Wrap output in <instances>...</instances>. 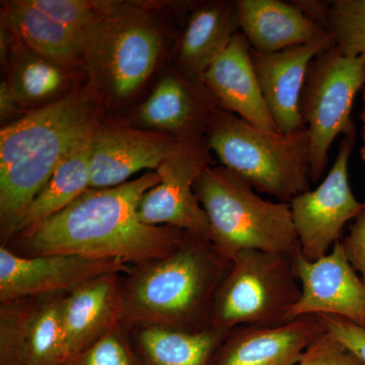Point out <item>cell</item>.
<instances>
[{
	"label": "cell",
	"mask_w": 365,
	"mask_h": 365,
	"mask_svg": "<svg viewBox=\"0 0 365 365\" xmlns=\"http://www.w3.org/2000/svg\"><path fill=\"white\" fill-rule=\"evenodd\" d=\"M160 182L155 170L113 188L88 189L68 207L16 237L19 255H79L130 266L169 256L188 232L145 225L137 212L144 194Z\"/></svg>",
	"instance_id": "cell-1"
},
{
	"label": "cell",
	"mask_w": 365,
	"mask_h": 365,
	"mask_svg": "<svg viewBox=\"0 0 365 365\" xmlns=\"http://www.w3.org/2000/svg\"><path fill=\"white\" fill-rule=\"evenodd\" d=\"M98 112L93 91H76L1 129V246L13 241L21 216L57 168L91 143Z\"/></svg>",
	"instance_id": "cell-2"
},
{
	"label": "cell",
	"mask_w": 365,
	"mask_h": 365,
	"mask_svg": "<svg viewBox=\"0 0 365 365\" xmlns=\"http://www.w3.org/2000/svg\"><path fill=\"white\" fill-rule=\"evenodd\" d=\"M230 265L210 240L187 232L169 256L132 266L125 274L120 325L130 333L140 328L208 331L216 294Z\"/></svg>",
	"instance_id": "cell-3"
},
{
	"label": "cell",
	"mask_w": 365,
	"mask_h": 365,
	"mask_svg": "<svg viewBox=\"0 0 365 365\" xmlns=\"http://www.w3.org/2000/svg\"><path fill=\"white\" fill-rule=\"evenodd\" d=\"M194 192L207 215L211 242L232 260L244 250L294 256L300 250L289 203L262 198L225 167H206Z\"/></svg>",
	"instance_id": "cell-4"
},
{
	"label": "cell",
	"mask_w": 365,
	"mask_h": 365,
	"mask_svg": "<svg viewBox=\"0 0 365 365\" xmlns=\"http://www.w3.org/2000/svg\"><path fill=\"white\" fill-rule=\"evenodd\" d=\"M206 146L222 167L259 193L290 203L309 191L311 155L307 129L268 133L237 115L217 109L211 118Z\"/></svg>",
	"instance_id": "cell-5"
},
{
	"label": "cell",
	"mask_w": 365,
	"mask_h": 365,
	"mask_svg": "<svg viewBox=\"0 0 365 365\" xmlns=\"http://www.w3.org/2000/svg\"><path fill=\"white\" fill-rule=\"evenodd\" d=\"M297 255V254H295ZM294 256L244 250L235 255L213 304L211 328H276L302 297Z\"/></svg>",
	"instance_id": "cell-6"
},
{
	"label": "cell",
	"mask_w": 365,
	"mask_h": 365,
	"mask_svg": "<svg viewBox=\"0 0 365 365\" xmlns=\"http://www.w3.org/2000/svg\"><path fill=\"white\" fill-rule=\"evenodd\" d=\"M364 85L365 56H347L334 46L309 64L299 112L309 134L312 184L323 177L335 139L342 134L355 140L351 112Z\"/></svg>",
	"instance_id": "cell-7"
},
{
	"label": "cell",
	"mask_w": 365,
	"mask_h": 365,
	"mask_svg": "<svg viewBox=\"0 0 365 365\" xmlns=\"http://www.w3.org/2000/svg\"><path fill=\"white\" fill-rule=\"evenodd\" d=\"M162 36L150 21L121 6L88 34V53L112 93L130 97L150 76L162 52Z\"/></svg>",
	"instance_id": "cell-8"
},
{
	"label": "cell",
	"mask_w": 365,
	"mask_h": 365,
	"mask_svg": "<svg viewBox=\"0 0 365 365\" xmlns=\"http://www.w3.org/2000/svg\"><path fill=\"white\" fill-rule=\"evenodd\" d=\"M354 144V139L344 137L324 181L290 201L300 252L307 261L326 256L330 247L339 242L346 223L365 210V203L355 198L349 182L348 165Z\"/></svg>",
	"instance_id": "cell-9"
},
{
	"label": "cell",
	"mask_w": 365,
	"mask_h": 365,
	"mask_svg": "<svg viewBox=\"0 0 365 365\" xmlns=\"http://www.w3.org/2000/svg\"><path fill=\"white\" fill-rule=\"evenodd\" d=\"M66 295L0 302V365H61L66 361L62 324Z\"/></svg>",
	"instance_id": "cell-10"
},
{
	"label": "cell",
	"mask_w": 365,
	"mask_h": 365,
	"mask_svg": "<svg viewBox=\"0 0 365 365\" xmlns=\"http://www.w3.org/2000/svg\"><path fill=\"white\" fill-rule=\"evenodd\" d=\"M132 266L113 259L72 254L26 257L0 247V302L43 295L67 294L110 273L127 274Z\"/></svg>",
	"instance_id": "cell-11"
},
{
	"label": "cell",
	"mask_w": 365,
	"mask_h": 365,
	"mask_svg": "<svg viewBox=\"0 0 365 365\" xmlns=\"http://www.w3.org/2000/svg\"><path fill=\"white\" fill-rule=\"evenodd\" d=\"M208 162L200 143L165 160L158 168L160 182L148 190L139 202V220L148 225H170L207 237L211 241L207 215L194 192V184Z\"/></svg>",
	"instance_id": "cell-12"
},
{
	"label": "cell",
	"mask_w": 365,
	"mask_h": 365,
	"mask_svg": "<svg viewBox=\"0 0 365 365\" xmlns=\"http://www.w3.org/2000/svg\"><path fill=\"white\" fill-rule=\"evenodd\" d=\"M302 297L288 319L307 314H332L365 329V284L346 258L341 241L332 252L314 262L300 250L294 257Z\"/></svg>",
	"instance_id": "cell-13"
},
{
	"label": "cell",
	"mask_w": 365,
	"mask_h": 365,
	"mask_svg": "<svg viewBox=\"0 0 365 365\" xmlns=\"http://www.w3.org/2000/svg\"><path fill=\"white\" fill-rule=\"evenodd\" d=\"M190 144L175 136L98 127L91 143V189L113 188L140 170H157Z\"/></svg>",
	"instance_id": "cell-14"
},
{
	"label": "cell",
	"mask_w": 365,
	"mask_h": 365,
	"mask_svg": "<svg viewBox=\"0 0 365 365\" xmlns=\"http://www.w3.org/2000/svg\"><path fill=\"white\" fill-rule=\"evenodd\" d=\"M327 329L317 314L276 328L240 326L228 331L209 365H297Z\"/></svg>",
	"instance_id": "cell-15"
},
{
	"label": "cell",
	"mask_w": 365,
	"mask_h": 365,
	"mask_svg": "<svg viewBox=\"0 0 365 365\" xmlns=\"http://www.w3.org/2000/svg\"><path fill=\"white\" fill-rule=\"evenodd\" d=\"M335 46L331 34L309 44L277 52L252 49L257 81L262 95L280 133L302 130L299 103L309 64L314 57Z\"/></svg>",
	"instance_id": "cell-16"
},
{
	"label": "cell",
	"mask_w": 365,
	"mask_h": 365,
	"mask_svg": "<svg viewBox=\"0 0 365 365\" xmlns=\"http://www.w3.org/2000/svg\"><path fill=\"white\" fill-rule=\"evenodd\" d=\"M252 48L242 33L204 71L201 81L217 101L220 109L268 133H280L264 100L252 62Z\"/></svg>",
	"instance_id": "cell-17"
},
{
	"label": "cell",
	"mask_w": 365,
	"mask_h": 365,
	"mask_svg": "<svg viewBox=\"0 0 365 365\" xmlns=\"http://www.w3.org/2000/svg\"><path fill=\"white\" fill-rule=\"evenodd\" d=\"M216 104L201 79L168 76L141 106L139 116L148 126L175 132L186 143H199V137L207 133Z\"/></svg>",
	"instance_id": "cell-18"
},
{
	"label": "cell",
	"mask_w": 365,
	"mask_h": 365,
	"mask_svg": "<svg viewBox=\"0 0 365 365\" xmlns=\"http://www.w3.org/2000/svg\"><path fill=\"white\" fill-rule=\"evenodd\" d=\"M122 275L106 274L64 297L62 324L67 359L85 351L120 326Z\"/></svg>",
	"instance_id": "cell-19"
},
{
	"label": "cell",
	"mask_w": 365,
	"mask_h": 365,
	"mask_svg": "<svg viewBox=\"0 0 365 365\" xmlns=\"http://www.w3.org/2000/svg\"><path fill=\"white\" fill-rule=\"evenodd\" d=\"M240 30L255 51L277 52L309 44L329 35L294 2L237 0Z\"/></svg>",
	"instance_id": "cell-20"
},
{
	"label": "cell",
	"mask_w": 365,
	"mask_h": 365,
	"mask_svg": "<svg viewBox=\"0 0 365 365\" xmlns=\"http://www.w3.org/2000/svg\"><path fill=\"white\" fill-rule=\"evenodd\" d=\"M4 25L34 54L56 66H73L88 54V33L55 21L34 6L30 0L6 4Z\"/></svg>",
	"instance_id": "cell-21"
},
{
	"label": "cell",
	"mask_w": 365,
	"mask_h": 365,
	"mask_svg": "<svg viewBox=\"0 0 365 365\" xmlns=\"http://www.w3.org/2000/svg\"><path fill=\"white\" fill-rule=\"evenodd\" d=\"M240 31L235 1L206 2L196 7L180 37L178 56L182 71L201 79Z\"/></svg>",
	"instance_id": "cell-22"
},
{
	"label": "cell",
	"mask_w": 365,
	"mask_h": 365,
	"mask_svg": "<svg viewBox=\"0 0 365 365\" xmlns=\"http://www.w3.org/2000/svg\"><path fill=\"white\" fill-rule=\"evenodd\" d=\"M227 332L213 328L194 334L140 328L132 331L131 339L143 365H209Z\"/></svg>",
	"instance_id": "cell-23"
},
{
	"label": "cell",
	"mask_w": 365,
	"mask_h": 365,
	"mask_svg": "<svg viewBox=\"0 0 365 365\" xmlns=\"http://www.w3.org/2000/svg\"><path fill=\"white\" fill-rule=\"evenodd\" d=\"M90 158L91 143L57 168L21 216L14 240L68 207L91 189Z\"/></svg>",
	"instance_id": "cell-24"
},
{
	"label": "cell",
	"mask_w": 365,
	"mask_h": 365,
	"mask_svg": "<svg viewBox=\"0 0 365 365\" xmlns=\"http://www.w3.org/2000/svg\"><path fill=\"white\" fill-rule=\"evenodd\" d=\"M64 76L58 66L37 55L24 57L11 74L9 86L19 103L39 102L60 90Z\"/></svg>",
	"instance_id": "cell-25"
},
{
	"label": "cell",
	"mask_w": 365,
	"mask_h": 365,
	"mask_svg": "<svg viewBox=\"0 0 365 365\" xmlns=\"http://www.w3.org/2000/svg\"><path fill=\"white\" fill-rule=\"evenodd\" d=\"M329 34L343 54L365 56V0L331 1Z\"/></svg>",
	"instance_id": "cell-26"
},
{
	"label": "cell",
	"mask_w": 365,
	"mask_h": 365,
	"mask_svg": "<svg viewBox=\"0 0 365 365\" xmlns=\"http://www.w3.org/2000/svg\"><path fill=\"white\" fill-rule=\"evenodd\" d=\"M30 2L55 21L88 34L121 6L116 2L88 0H30Z\"/></svg>",
	"instance_id": "cell-27"
},
{
	"label": "cell",
	"mask_w": 365,
	"mask_h": 365,
	"mask_svg": "<svg viewBox=\"0 0 365 365\" xmlns=\"http://www.w3.org/2000/svg\"><path fill=\"white\" fill-rule=\"evenodd\" d=\"M61 365H143L132 343L131 333L121 325L106 334L85 351Z\"/></svg>",
	"instance_id": "cell-28"
},
{
	"label": "cell",
	"mask_w": 365,
	"mask_h": 365,
	"mask_svg": "<svg viewBox=\"0 0 365 365\" xmlns=\"http://www.w3.org/2000/svg\"><path fill=\"white\" fill-rule=\"evenodd\" d=\"M297 365H365L329 332L304 353Z\"/></svg>",
	"instance_id": "cell-29"
},
{
	"label": "cell",
	"mask_w": 365,
	"mask_h": 365,
	"mask_svg": "<svg viewBox=\"0 0 365 365\" xmlns=\"http://www.w3.org/2000/svg\"><path fill=\"white\" fill-rule=\"evenodd\" d=\"M323 322L327 332L332 334L348 351L365 364V329L348 319L332 314H317Z\"/></svg>",
	"instance_id": "cell-30"
},
{
	"label": "cell",
	"mask_w": 365,
	"mask_h": 365,
	"mask_svg": "<svg viewBox=\"0 0 365 365\" xmlns=\"http://www.w3.org/2000/svg\"><path fill=\"white\" fill-rule=\"evenodd\" d=\"M350 265L365 284V210L349 227V234L341 241Z\"/></svg>",
	"instance_id": "cell-31"
},
{
	"label": "cell",
	"mask_w": 365,
	"mask_h": 365,
	"mask_svg": "<svg viewBox=\"0 0 365 365\" xmlns=\"http://www.w3.org/2000/svg\"><path fill=\"white\" fill-rule=\"evenodd\" d=\"M295 6L299 7L302 13L323 28L329 33V14H330L331 1L321 0H294Z\"/></svg>",
	"instance_id": "cell-32"
},
{
	"label": "cell",
	"mask_w": 365,
	"mask_h": 365,
	"mask_svg": "<svg viewBox=\"0 0 365 365\" xmlns=\"http://www.w3.org/2000/svg\"><path fill=\"white\" fill-rule=\"evenodd\" d=\"M20 104L13 88L7 81H2L0 86V113L1 117H7L16 110V105Z\"/></svg>",
	"instance_id": "cell-33"
},
{
	"label": "cell",
	"mask_w": 365,
	"mask_h": 365,
	"mask_svg": "<svg viewBox=\"0 0 365 365\" xmlns=\"http://www.w3.org/2000/svg\"><path fill=\"white\" fill-rule=\"evenodd\" d=\"M362 101H364V108H362V111L360 113V120L362 122V141H364V144H362L361 148H360L359 153L360 158H361L362 163H364L365 165V86L364 90H362Z\"/></svg>",
	"instance_id": "cell-34"
}]
</instances>
